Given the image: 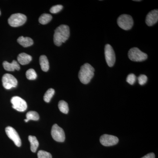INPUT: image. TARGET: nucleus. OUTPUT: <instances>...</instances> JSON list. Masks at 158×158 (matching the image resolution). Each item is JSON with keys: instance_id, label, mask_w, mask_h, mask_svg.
<instances>
[{"instance_id": "f257e3e1", "label": "nucleus", "mask_w": 158, "mask_h": 158, "mask_svg": "<svg viewBox=\"0 0 158 158\" xmlns=\"http://www.w3.org/2000/svg\"><path fill=\"white\" fill-rule=\"evenodd\" d=\"M70 35L69 28L68 26L62 25L56 29L54 35V42L55 45L60 46L65 43Z\"/></svg>"}, {"instance_id": "9d476101", "label": "nucleus", "mask_w": 158, "mask_h": 158, "mask_svg": "<svg viewBox=\"0 0 158 158\" xmlns=\"http://www.w3.org/2000/svg\"><path fill=\"white\" fill-rule=\"evenodd\" d=\"M6 132L8 137L13 141L17 147H20L21 140L15 130L11 127H8L6 128Z\"/></svg>"}, {"instance_id": "5701e85b", "label": "nucleus", "mask_w": 158, "mask_h": 158, "mask_svg": "<svg viewBox=\"0 0 158 158\" xmlns=\"http://www.w3.org/2000/svg\"><path fill=\"white\" fill-rule=\"evenodd\" d=\"M38 158H52V155L50 153L44 151H39L37 153Z\"/></svg>"}, {"instance_id": "2eb2a0df", "label": "nucleus", "mask_w": 158, "mask_h": 158, "mask_svg": "<svg viewBox=\"0 0 158 158\" xmlns=\"http://www.w3.org/2000/svg\"><path fill=\"white\" fill-rule=\"evenodd\" d=\"M17 42L24 48L28 47L33 45L34 41L33 40L29 37H24L21 36L17 39Z\"/></svg>"}, {"instance_id": "9b49d317", "label": "nucleus", "mask_w": 158, "mask_h": 158, "mask_svg": "<svg viewBox=\"0 0 158 158\" xmlns=\"http://www.w3.org/2000/svg\"><path fill=\"white\" fill-rule=\"evenodd\" d=\"M100 141L104 146H111L117 144L118 142V139L115 136L104 135L100 137Z\"/></svg>"}, {"instance_id": "20e7f679", "label": "nucleus", "mask_w": 158, "mask_h": 158, "mask_svg": "<svg viewBox=\"0 0 158 158\" xmlns=\"http://www.w3.org/2000/svg\"><path fill=\"white\" fill-rule=\"evenodd\" d=\"M128 56L130 60L134 62H142L147 59V54L143 52L139 48L135 47L129 51Z\"/></svg>"}, {"instance_id": "1a4fd4ad", "label": "nucleus", "mask_w": 158, "mask_h": 158, "mask_svg": "<svg viewBox=\"0 0 158 158\" xmlns=\"http://www.w3.org/2000/svg\"><path fill=\"white\" fill-rule=\"evenodd\" d=\"M52 137L55 141L62 142L65 140V135L62 128L56 124H54L51 131Z\"/></svg>"}, {"instance_id": "4468645a", "label": "nucleus", "mask_w": 158, "mask_h": 158, "mask_svg": "<svg viewBox=\"0 0 158 158\" xmlns=\"http://www.w3.org/2000/svg\"><path fill=\"white\" fill-rule=\"evenodd\" d=\"M32 57L30 55L22 53L18 55L17 57V60L19 63L22 65H25L29 64L31 62Z\"/></svg>"}, {"instance_id": "423d86ee", "label": "nucleus", "mask_w": 158, "mask_h": 158, "mask_svg": "<svg viewBox=\"0 0 158 158\" xmlns=\"http://www.w3.org/2000/svg\"><path fill=\"white\" fill-rule=\"evenodd\" d=\"M105 55L107 64L110 67H112L116 62V56L113 48L110 44H107L105 46Z\"/></svg>"}, {"instance_id": "4be33fe9", "label": "nucleus", "mask_w": 158, "mask_h": 158, "mask_svg": "<svg viewBox=\"0 0 158 158\" xmlns=\"http://www.w3.org/2000/svg\"><path fill=\"white\" fill-rule=\"evenodd\" d=\"M26 77L29 80H34L37 77V74L34 69H30L26 72Z\"/></svg>"}, {"instance_id": "6e6552de", "label": "nucleus", "mask_w": 158, "mask_h": 158, "mask_svg": "<svg viewBox=\"0 0 158 158\" xmlns=\"http://www.w3.org/2000/svg\"><path fill=\"white\" fill-rule=\"evenodd\" d=\"M12 108L19 112H24L27 108V102L18 96H14L11 100Z\"/></svg>"}, {"instance_id": "b1692460", "label": "nucleus", "mask_w": 158, "mask_h": 158, "mask_svg": "<svg viewBox=\"0 0 158 158\" xmlns=\"http://www.w3.org/2000/svg\"><path fill=\"white\" fill-rule=\"evenodd\" d=\"M136 77L134 74L131 73L127 76V81L131 85H133L136 81Z\"/></svg>"}, {"instance_id": "393cba45", "label": "nucleus", "mask_w": 158, "mask_h": 158, "mask_svg": "<svg viewBox=\"0 0 158 158\" xmlns=\"http://www.w3.org/2000/svg\"><path fill=\"white\" fill-rule=\"evenodd\" d=\"M62 9H63V6L62 5H56V6H52L50 9V11L52 13L56 14L61 11Z\"/></svg>"}, {"instance_id": "f03ea898", "label": "nucleus", "mask_w": 158, "mask_h": 158, "mask_svg": "<svg viewBox=\"0 0 158 158\" xmlns=\"http://www.w3.org/2000/svg\"><path fill=\"white\" fill-rule=\"evenodd\" d=\"M94 68L89 63H85L81 67L78 74L79 78L83 84H88L94 75Z\"/></svg>"}, {"instance_id": "f3484780", "label": "nucleus", "mask_w": 158, "mask_h": 158, "mask_svg": "<svg viewBox=\"0 0 158 158\" xmlns=\"http://www.w3.org/2000/svg\"><path fill=\"white\" fill-rule=\"evenodd\" d=\"M28 139L31 143V151L33 152H36L39 146V142L37 140V138L35 136L30 135L29 136Z\"/></svg>"}, {"instance_id": "f8f14e48", "label": "nucleus", "mask_w": 158, "mask_h": 158, "mask_svg": "<svg viewBox=\"0 0 158 158\" xmlns=\"http://www.w3.org/2000/svg\"><path fill=\"white\" fill-rule=\"evenodd\" d=\"M158 20V10H152L147 15L145 19V23L148 26H152L155 24Z\"/></svg>"}, {"instance_id": "dca6fc26", "label": "nucleus", "mask_w": 158, "mask_h": 158, "mask_svg": "<svg viewBox=\"0 0 158 158\" xmlns=\"http://www.w3.org/2000/svg\"><path fill=\"white\" fill-rule=\"evenodd\" d=\"M40 64L43 71L47 72L49 69V64L47 57L44 55L40 56L39 59Z\"/></svg>"}, {"instance_id": "a211bd4d", "label": "nucleus", "mask_w": 158, "mask_h": 158, "mask_svg": "<svg viewBox=\"0 0 158 158\" xmlns=\"http://www.w3.org/2000/svg\"><path fill=\"white\" fill-rule=\"evenodd\" d=\"M52 19V16L51 15L44 13L40 17L39 22L41 24L45 25L50 22Z\"/></svg>"}, {"instance_id": "7ed1b4c3", "label": "nucleus", "mask_w": 158, "mask_h": 158, "mask_svg": "<svg viewBox=\"0 0 158 158\" xmlns=\"http://www.w3.org/2000/svg\"><path fill=\"white\" fill-rule=\"evenodd\" d=\"M117 24L121 29L128 31L132 27L134 20L131 15L127 14L122 15L117 19Z\"/></svg>"}, {"instance_id": "c85d7f7f", "label": "nucleus", "mask_w": 158, "mask_h": 158, "mask_svg": "<svg viewBox=\"0 0 158 158\" xmlns=\"http://www.w3.org/2000/svg\"><path fill=\"white\" fill-rule=\"evenodd\" d=\"M1 11H0V15H1Z\"/></svg>"}, {"instance_id": "6ab92c4d", "label": "nucleus", "mask_w": 158, "mask_h": 158, "mask_svg": "<svg viewBox=\"0 0 158 158\" xmlns=\"http://www.w3.org/2000/svg\"><path fill=\"white\" fill-rule=\"evenodd\" d=\"M58 106L60 111L62 113H65V114H67L69 112L68 105L67 103L64 101L61 100L59 102Z\"/></svg>"}, {"instance_id": "aec40b11", "label": "nucleus", "mask_w": 158, "mask_h": 158, "mask_svg": "<svg viewBox=\"0 0 158 158\" xmlns=\"http://www.w3.org/2000/svg\"><path fill=\"white\" fill-rule=\"evenodd\" d=\"M26 117H27L26 119H27L28 121L30 120L37 121L39 119V114L37 112L35 111H31L28 112L26 115Z\"/></svg>"}, {"instance_id": "0eeeda50", "label": "nucleus", "mask_w": 158, "mask_h": 158, "mask_svg": "<svg viewBox=\"0 0 158 158\" xmlns=\"http://www.w3.org/2000/svg\"><path fill=\"white\" fill-rule=\"evenodd\" d=\"M2 81L4 88L8 90L15 88L18 84L16 79L13 75L9 73L5 74L3 75Z\"/></svg>"}, {"instance_id": "ddd939ff", "label": "nucleus", "mask_w": 158, "mask_h": 158, "mask_svg": "<svg viewBox=\"0 0 158 158\" xmlns=\"http://www.w3.org/2000/svg\"><path fill=\"white\" fill-rule=\"evenodd\" d=\"M3 66L5 70L8 71H14V70H19V65L15 60H13L11 63H9L7 61L3 62Z\"/></svg>"}, {"instance_id": "39448f33", "label": "nucleus", "mask_w": 158, "mask_h": 158, "mask_svg": "<svg viewBox=\"0 0 158 158\" xmlns=\"http://www.w3.org/2000/svg\"><path fill=\"white\" fill-rule=\"evenodd\" d=\"M27 19V16L21 13H15L12 14L9 18L8 23L11 27H16L23 25Z\"/></svg>"}, {"instance_id": "bb28decb", "label": "nucleus", "mask_w": 158, "mask_h": 158, "mask_svg": "<svg viewBox=\"0 0 158 158\" xmlns=\"http://www.w3.org/2000/svg\"><path fill=\"white\" fill-rule=\"evenodd\" d=\"M141 158H155V155L153 153L148 154Z\"/></svg>"}, {"instance_id": "a878e982", "label": "nucleus", "mask_w": 158, "mask_h": 158, "mask_svg": "<svg viewBox=\"0 0 158 158\" xmlns=\"http://www.w3.org/2000/svg\"><path fill=\"white\" fill-rule=\"evenodd\" d=\"M148 78L145 75H141L138 77V82L141 85H144L147 81Z\"/></svg>"}, {"instance_id": "cd10ccee", "label": "nucleus", "mask_w": 158, "mask_h": 158, "mask_svg": "<svg viewBox=\"0 0 158 158\" xmlns=\"http://www.w3.org/2000/svg\"><path fill=\"white\" fill-rule=\"evenodd\" d=\"M135 1V2H141V1H136V0H135V1Z\"/></svg>"}, {"instance_id": "412c9836", "label": "nucleus", "mask_w": 158, "mask_h": 158, "mask_svg": "<svg viewBox=\"0 0 158 158\" xmlns=\"http://www.w3.org/2000/svg\"><path fill=\"white\" fill-rule=\"evenodd\" d=\"M54 94H55V90H54V89H52V88L49 89L46 92L44 96V101L46 102H50L51 99L53 96Z\"/></svg>"}]
</instances>
